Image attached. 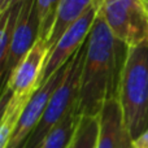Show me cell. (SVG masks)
<instances>
[{
    "label": "cell",
    "instance_id": "obj_20",
    "mask_svg": "<svg viewBox=\"0 0 148 148\" xmlns=\"http://www.w3.org/2000/svg\"><path fill=\"white\" fill-rule=\"evenodd\" d=\"M130 148H131V147H130Z\"/></svg>",
    "mask_w": 148,
    "mask_h": 148
},
{
    "label": "cell",
    "instance_id": "obj_18",
    "mask_svg": "<svg viewBox=\"0 0 148 148\" xmlns=\"http://www.w3.org/2000/svg\"><path fill=\"white\" fill-rule=\"evenodd\" d=\"M144 1V4H146V7H147V10H148V0H143Z\"/></svg>",
    "mask_w": 148,
    "mask_h": 148
},
{
    "label": "cell",
    "instance_id": "obj_11",
    "mask_svg": "<svg viewBox=\"0 0 148 148\" xmlns=\"http://www.w3.org/2000/svg\"><path fill=\"white\" fill-rule=\"evenodd\" d=\"M81 116L78 104L74 105L68 114L49 131L38 148H69Z\"/></svg>",
    "mask_w": 148,
    "mask_h": 148
},
{
    "label": "cell",
    "instance_id": "obj_9",
    "mask_svg": "<svg viewBox=\"0 0 148 148\" xmlns=\"http://www.w3.org/2000/svg\"><path fill=\"white\" fill-rule=\"evenodd\" d=\"M99 118L96 148H130L131 139L123 122L118 99H112L103 105Z\"/></svg>",
    "mask_w": 148,
    "mask_h": 148
},
{
    "label": "cell",
    "instance_id": "obj_3",
    "mask_svg": "<svg viewBox=\"0 0 148 148\" xmlns=\"http://www.w3.org/2000/svg\"><path fill=\"white\" fill-rule=\"evenodd\" d=\"M84 51H86V42L70 59L64 79L53 91L51 99L47 103L40 121L33 130V133L29 135L23 148H38L42 140L48 135L49 131L68 114V112L74 105L78 104Z\"/></svg>",
    "mask_w": 148,
    "mask_h": 148
},
{
    "label": "cell",
    "instance_id": "obj_15",
    "mask_svg": "<svg viewBox=\"0 0 148 148\" xmlns=\"http://www.w3.org/2000/svg\"><path fill=\"white\" fill-rule=\"evenodd\" d=\"M10 97H12V91H10L9 87H5L4 91L0 95V122H1L3 117L5 114V110H7V107L10 101Z\"/></svg>",
    "mask_w": 148,
    "mask_h": 148
},
{
    "label": "cell",
    "instance_id": "obj_17",
    "mask_svg": "<svg viewBox=\"0 0 148 148\" xmlns=\"http://www.w3.org/2000/svg\"><path fill=\"white\" fill-rule=\"evenodd\" d=\"M21 1H23V0H0V12H5Z\"/></svg>",
    "mask_w": 148,
    "mask_h": 148
},
{
    "label": "cell",
    "instance_id": "obj_1",
    "mask_svg": "<svg viewBox=\"0 0 148 148\" xmlns=\"http://www.w3.org/2000/svg\"><path fill=\"white\" fill-rule=\"evenodd\" d=\"M129 48L97 14L86 40L78 94L81 114L97 116L105 103L118 97Z\"/></svg>",
    "mask_w": 148,
    "mask_h": 148
},
{
    "label": "cell",
    "instance_id": "obj_12",
    "mask_svg": "<svg viewBox=\"0 0 148 148\" xmlns=\"http://www.w3.org/2000/svg\"><path fill=\"white\" fill-rule=\"evenodd\" d=\"M97 133H99L97 116L82 114L69 148H96Z\"/></svg>",
    "mask_w": 148,
    "mask_h": 148
},
{
    "label": "cell",
    "instance_id": "obj_19",
    "mask_svg": "<svg viewBox=\"0 0 148 148\" xmlns=\"http://www.w3.org/2000/svg\"><path fill=\"white\" fill-rule=\"evenodd\" d=\"M0 13H1V12H0Z\"/></svg>",
    "mask_w": 148,
    "mask_h": 148
},
{
    "label": "cell",
    "instance_id": "obj_16",
    "mask_svg": "<svg viewBox=\"0 0 148 148\" xmlns=\"http://www.w3.org/2000/svg\"><path fill=\"white\" fill-rule=\"evenodd\" d=\"M131 148H148V129L131 140Z\"/></svg>",
    "mask_w": 148,
    "mask_h": 148
},
{
    "label": "cell",
    "instance_id": "obj_13",
    "mask_svg": "<svg viewBox=\"0 0 148 148\" xmlns=\"http://www.w3.org/2000/svg\"><path fill=\"white\" fill-rule=\"evenodd\" d=\"M27 101L10 97V101L7 107L5 114L0 122V148H8L10 143V139L14 133L16 125L18 122V118L21 116V112L25 108Z\"/></svg>",
    "mask_w": 148,
    "mask_h": 148
},
{
    "label": "cell",
    "instance_id": "obj_7",
    "mask_svg": "<svg viewBox=\"0 0 148 148\" xmlns=\"http://www.w3.org/2000/svg\"><path fill=\"white\" fill-rule=\"evenodd\" d=\"M68 65L69 62L64 65L60 70H57L53 75H51V78L47 82H44L42 86H39V88L33 94V96L30 97V100L21 112V116L18 118V122L16 125L14 133H13L8 148H23L29 135L33 133V130L40 121L44 109L47 107V103L51 99L53 91L64 79Z\"/></svg>",
    "mask_w": 148,
    "mask_h": 148
},
{
    "label": "cell",
    "instance_id": "obj_5",
    "mask_svg": "<svg viewBox=\"0 0 148 148\" xmlns=\"http://www.w3.org/2000/svg\"><path fill=\"white\" fill-rule=\"evenodd\" d=\"M97 14H99V0H95L91 7L72 26L65 30L61 38L49 51L39 86H42L44 82L51 78V75H53L64 65H66L69 60L77 53V51L83 46Z\"/></svg>",
    "mask_w": 148,
    "mask_h": 148
},
{
    "label": "cell",
    "instance_id": "obj_4",
    "mask_svg": "<svg viewBox=\"0 0 148 148\" xmlns=\"http://www.w3.org/2000/svg\"><path fill=\"white\" fill-rule=\"evenodd\" d=\"M99 14L129 47L148 43V10L143 0H99Z\"/></svg>",
    "mask_w": 148,
    "mask_h": 148
},
{
    "label": "cell",
    "instance_id": "obj_14",
    "mask_svg": "<svg viewBox=\"0 0 148 148\" xmlns=\"http://www.w3.org/2000/svg\"><path fill=\"white\" fill-rule=\"evenodd\" d=\"M62 0H36L38 3V14L40 20V31H39V39L47 42L51 30L53 27L55 18L57 14L59 5Z\"/></svg>",
    "mask_w": 148,
    "mask_h": 148
},
{
    "label": "cell",
    "instance_id": "obj_2",
    "mask_svg": "<svg viewBox=\"0 0 148 148\" xmlns=\"http://www.w3.org/2000/svg\"><path fill=\"white\" fill-rule=\"evenodd\" d=\"M117 99L133 140L148 129V43L129 48Z\"/></svg>",
    "mask_w": 148,
    "mask_h": 148
},
{
    "label": "cell",
    "instance_id": "obj_8",
    "mask_svg": "<svg viewBox=\"0 0 148 148\" xmlns=\"http://www.w3.org/2000/svg\"><path fill=\"white\" fill-rule=\"evenodd\" d=\"M49 47L46 40L38 39L17 69L13 72L7 87L12 91L14 99L29 101L33 94L39 88Z\"/></svg>",
    "mask_w": 148,
    "mask_h": 148
},
{
    "label": "cell",
    "instance_id": "obj_10",
    "mask_svg": "<svg viewBox=\"0 0 148 148\" xmlns=\"http://www.w3.org/2000/svg\"><path fill=\"white\" fill-rule=\"evenodd\" d=\"M95 0H62L59 5L57 9V14L55 18L53 27L51 30L48 39H47V44L51 48L57 43L61 35L65 33L69 26H72L94 3Z\"/></svg>",
    "mask_w": 148,
    "mask_h": 148
},
{
    "label": "cell",
    "instance_id": "obj_6",
    "mask_svg": "<svg viewBox=\"0 0 148 148\" xmlns=\"http://www.w3.org/2000/svg\"><path fill=\"white\" fill-rule=\"evenodd\" d=\"M39 31L40 20L38 14V3L36 0H23L10 39L4 73V88L9 83L13 72L39 39Z\"/></svg>",
    "mask_w": 148,
    "mask_h": 148
}]
</instances>
